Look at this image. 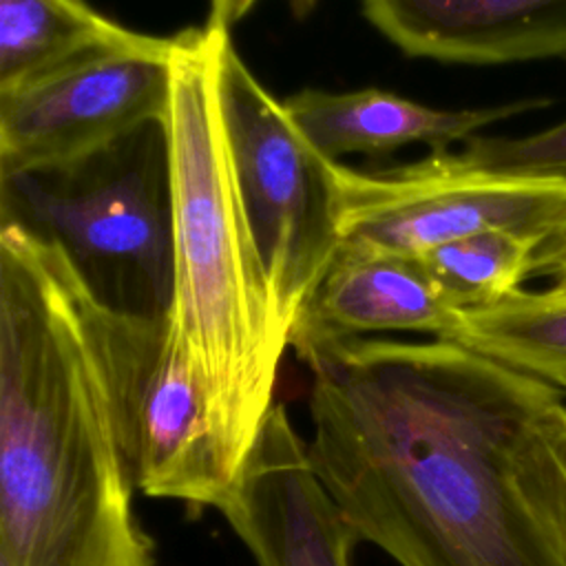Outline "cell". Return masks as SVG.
Here are the masks:
<instances>
[{
	"instance_id": "17",
	"label": "cell",
	"mask_w": 566,
	"mask_h": 566,
	"mask_svg": "<svg viewBox=\"0 0 566 566\" xmlns=\"http://www.w3.org/2000/svg\"><path fill=\"white\" fill-rule=\"evenodd\" d=\"M455 155L467 166L489 172L566 177V119L522 137L473 135Z\"/></svg>"
},
{
	"instance_id": "14",
	"label": "cell",
	"mask_w": 566,
	"mask_h": 566,
	"mask_svg": "<svg viewBox=\"0 0 566 566\" xmlns=\"http://www.w3.org/2000/svg\"><path fill=\"white\" fill-rule=\"evenodd\" d=\"M453 343L533 376L566 396L564 287H522L497 303L462 310Z\"/></svg>"
},
{
	"instance_id": "12",
	"label": "cell",
	"mask_w": 566,
	"mask_h": 566,
	"mask_svg": "<svg viewBox=\"0 0 566 566\" xmlns=\"http://www.w3.org/2000/svg\"><path fill=\"white\" fill-rule=\"evenodd\" d=\"M283 104L307 142L323 157L340 161L345 155L391 153L407 144H424L431 153H442L495 122L544 108L548 99L531 97L486 108H433L380 88H305Z\"/></svg>"
},
{
	"instance_id": "8",
	"label": "cell",
	"mask_w": 566,
	"mask_h": 566,
	"mask_svg": "<svg viewBox=\"0 0 566 566\" xmlns=\"http://www.w3.org/2000/svg\"><path fill=\"white\" fill-rule=\"evenodd\" d=\"M172 38L137 33L0 95V177L84 157L166 119Z\"/></svg>"
},
{
	"instance_id": "3",
	"label": "cell",
	"mask_w": 566,
	"mask_h": 566,
	"mask_svg": "<svg viewBox=\"0 0 566 566\" xmlns=\"http://www.w3.org/2000/svg\"><path fill=\"white\" fill-rule=\"evenodd\" d=\"M230 24L210 13L175 35L166 113L175 294L170 327L203 387L221 464L234 482L274 405L292 332L283 323L243 208L219 95Z\"/></svg>"
},
{
	"instance_id": "5",
	"label": "cell",
	"mask_w": 566,
	"mask_h": 566,
	"mask_svg": "<svg viewBox=\"0 0 566 566\" xmlns=\"http://www.w3.org/2000/svg\"><path fill=\"white\" fill-rule=\"evenodd\" d=\"M219 95L243 208L283 323L294 327L340 234L332 161L243 62L230 31L219 46Z\"/></svg>"
},
{
	"instance_id": "7",
	"label": "cell",
	"mask_w": 566,
	"mask_h": 566,
	"mask_svg": "<svg viewBox=\"0 0 566 566\" xmlns=\"http://www.w3.org/2000/svg\"><path fill=\"white\" fill-rule=\"evenodd\" d=\"M104 354L135 489L148 497L219 509L232 482L210 429L203 387L170 318L111 310Z\"/></svg>"
},
{
	"instance_id": "6",
	"label": "cell",
	"mask_w": 566,
	"mask_h": 566,
	"mask_svg": "<svg viewBox=\"0 0 566 566\" xmlns=\"http://www.w3.org/2000/svg\"><path fill=\"white\" fill-rule=\"evenodd\" d=\"M332 175L343 241L409 256L486 230L542 239L566 214V177L489 172L451 150L382 170L332 161Z\"/></svg>"
},
{
	"instance_id": "11",
	"label": "cell",
	"mask_w": 566,
	"mask_h": 566,
	"mask_svg": "<svg viewBox=\"0 0 566 566\" xmlns=\"http://www.w3.org/2000/svg\"><path fill=\"white\" fill-rule=\"evenodd\" d=\"M409 55L460 64L566 57V0H363Z\"/></svg>"
},
{
	"instance_id": "4",
	"label": "cell",
	"mask_w": 566,
	"mask_h": 566,
	"mask_svg": "<svg viewBox=\"0 0 566 566\" xmlns=\"http://www.w3.org/2000/svg\"><path fill=\"white\" fill-rule=\"evenodd\" d=\"M0 221L57 245L106 307L166 318L175 294L166 119L73 161L2 175Z\"/></svg>"
},
{
	"instance_id": "10",
	"label": "cell",
	"mask_w": 566,
	"mask_h": 566,
	"mask_svg": "<svg viewBox=\"0 0 566 566\" xmlns=\"http://www.w3.org/2000/svg\"><path fill=\"white\" fill-rule=\"evenodd\" d=\"M460 312L433 285L418 256L343 241L298 312L290 347L416 332L453 340Z\"/></svg>"
},
{
	"instance_id": "19",
	"label": "cell",
	"mask_w": 566,
	"mask_h": 566,
	"mask_svg": "<svg viewBox=\"0 0 566 566\" xmlns=\"http://www.w3.org/2000/svg\"><path fill=\"white\" fill-rule=\"evenodd\" d=\"M256 0H212V11L219 18H223L228 24H232L237 18H241ZM296 7L305 9L312 4V0H292Z\"/></svg>"
},
{
	"instance_id": "1",
	"label": "cell",
	"mask_w": 566,
	"mask_h": 566,
	"mask_svg": "<svg viewBox=\"0 0 566 566\" xmlns=\"http://www.w3.org/2000/svg\"><path fill=\"white\" fill-rule=\"evenodd\" d=\"M296 356L312 371L314 471L360 542L400 566H566L515 478L517 444L559 389L444 338Z\"/></svg>"
},
{
	"instance_id": "18",
	"label": "cell",
	"mask_w": 566,
	"mask_h": 566,
	"mask_svg": "<svg viewBox=\"0 0 566 566\" xmlns=\"http://www.w3.org/2000/svg\"><path fill=\"white\" fill-rule=\"evenodd\" d=\"M531 276L548 279L566 290V214L537 241Z\"/></svg>"
},
{
	"instance_id": "13",
	"label": "cell",
	"mask_w": 566,
	"mask_h": 566,
	"mask_svg": "<svg viewBox=\"0 0 566 566\" xmlns=\"http://www.w3.org/2000/svg\"><path fill=\"white\" fill-rule=\"evenodd\" d=\"M135 35L88 0H0V95Z\"/></svg>"
},
{
	"instance_id": "15",
	"label": "cell",
	"mask_w": 566,
	"mask_h": 566,
	"mask_svg": "<svg viewBox=\"0 0 566 566\" xmlns=\"http://www.w3.org/2000/svg\"><path fill=\"white\" fill-rule=\"evenodd\" d=\"M537 241L509 230H486L436 245L418 259L455 310H473L522 290L531 279Z\"/></svg>"
},
{
	"instance_id": "2",
	"label": "cell",
	"mask_w": 566,
	"mask_h": 566,
	"mask_svg": "<svg viewBox=\"0 0 566 566\" xmlns=\"http://www.w3.org/2000/svg\"><path fill=\"white\" fill-rule=\"evenodd\" d=\"M111 307L57 245L0 226V566H157L106 369Z\"/></svg>"
},
{
	"instance_id": "16",
	"label": "cell",
	"mask_w": 566,
	"mask_h": 566,
	"mask_svg": "<svg viewBox=\"0 0 566 566\" xmlns=\"http://www.w3.org/2000/svg\"><path fill=\"white\" fill-rule=\"evenodd\" d=\"M522 497L566 559V398L548 405L515 451Z\"/></svg>"
},
{
	"instance_id": "9",
	"label": "cell",
	"mask_w": 566,
	"mask_h": 566,
	"mask_svg": "<svg viewBox=\"0 0 566 566\" xmlns=\"http://www.w3.org/2000/svg\"><path fill=\"white\" fill-rule=\"evenodd\" d=\"M219 513L256 566H352L360 542L281 402L272 405Z\"/></svg>"
}]
</instances>
